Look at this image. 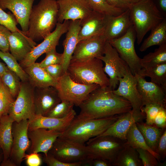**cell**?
I'll return each instance as SVG.
<instances>
[{"instance_id": "6da1fadb", "label": "cell", "mask_w": 166, "mask_h": 166, "mask_svg": "<svg viewBox=\"0 0 166 166\" xmlns=\"http://www.w3.org/2000/svg\"><path fill=\"white\" fill-rule=\"evenodd\" d=\"M109 87L96 88L79 106L80 112L75 118L85 120L99 119L129 112L132 108L126 99L116 95Z\"/></svg>"}, {"instance_id": "7a4b0ae2", "label": "cell", "mask_w": 166, "mask_h": 166, "mask_svg": "<svg viewBox=\"0 0 166 166\" xmlns=\"http://www.w3.org/2000/svg\"><path fill=\"white\" fill-rule=\"evenodd\" d=\"M58 6L56 0H40L33 6L28 31L24 34L35 42L49 34L58 22Z\"/></svg>"}, {"instance_id": "3957f363", "label": "cell", "mask_w": 166, "mask_h": 166, "mask_svg": "<svg viewBox=\"0 0 166 166\" xmlns=\"http://www.w3.org/2000/svg\"><path fill=\"white\" fill-rule=\"evenodd\" d=\"M129 10L130 18L136 33L138 45L148 32L166 18L159 11L153 0H141L132 3Z\"/></svg>"}, {"instance_id": "277c9868", "label": "cell", "mask_w": 166, "mask_h": 166, "mask_svg": "<svg viewBox=\"0 0 166 166\" xmlns=\"http://www.w3.org/2000/svg\"><path fill=\"white\" fill-rule=\"evenodd\" d=\"M120 115L99 119H78L75 117L59 137L85 144L90 139L105 132L118 118Z\"/></svg>"}, {"instance_id": "5b68a950", "label": "cell", "mask_w": 166, "mask_h": 166, "mask_svg": "<svg viewBox=\"0 0 166 166\" xmlns=\"http://www.w3.org/2000/svg\"><path fill=\"white\" fill-rule=\"evenodd\" d=\"M67 72L71 78L78 83L95 84L101 87L109 85V78L103 70L102 61L98 58L84 62L70 63Z\"/></svg>"}, {"instance_id": "8992f818", "label": "cell", "mask_w": 166, "mask_h": 166, "mask_svg": "<svg viewBox=\"0 0 166 166\" xmlns=\"http://www.w3.org/2000/svg\"><path fill=\"white\" fill-rule=\"evenodd\" d=\"M126 141L109 136H97L90 139L85 144L88 154V161L101 159L109 161L112 164Z\"/></svg>"}, {"instance_id": "52a82bcc", "label": "cell", "mask_w": 166, "mask_h": 166, "mask_svg": "<svg viewBox=\"0 0 166 166\" xmlns=\"http://www.w3.org/2000/svg\"><path fill=\"white\" fill-rule=\"evenodd\" d=\"M48 154L57 160L68 163H82V166L88 160L85 144L58 137Z\"/></svg>"}, {"instance_id": "ba28073f", "label": "cell", "mask_w": 166, "mask_h": 166, "mask_svg": "<svg viewBox=\"0 0 166 166\" xmlns=\"http://www.w3.org/2000/svg\"><path fill=\"white\" fill-rule=\"evenodd\" d=\"M100 86L95 84L77 83L71 78L67 72L58 79L55 88L61 101H67L79 106L91 92Z\"/></svg>"}, {"instance_id": "9c48e42d", "label": "cell", "mask_w": 166, "mask_h": 166, "mask_svg": "<svg viewBox=\"0 0 166 166\" xmlns=\"http://www.w3.org/2000/svg\"><path fill=\"white\" fill-rule=\"evenodd\" d=\"M136 38V33L132 25L121 37L108 41L126 63L134 75L137 74L142 68L141 58L137 54L135 48Z\"/></svg>"}, {"instance_id": "30bf717a", "label": "cell", "mask_w": 166, "mask_h": 166, "mask_svg": "<svg viewBox=\"0 0 166 166\" xmlns=\"http://www.w3.org/2000/svg\"><path fill=\"white\" fill-rule=\"evenodd\" d=\"M98 58L105 64L103 70L109 77V87L113 90L115 89L119 79L130 71L128 65L108 41L105 44L103 55Z\"/></svg>"}, {"instance_id": "8fae6325", "label": "cell", "mask_w": 166, "mask_h": 166, "mask_svg": "<svg viewBox=\"0 0 166 166\" xmlns=\"http://www.w3.org/2000/svg\"><path fill=\"white\" fill-rule=\"evenodd\" d=\"M119 81L118 88L113 90V92L130 102L133 115L137 122H142L145 117V114L141 110L142 102L137 87L136 76L130 71L124 77L119 78Z\"/></svg>"}, {"instance_id": "7c38bea8", "label": "cell", "mask_w": 166, "mask_h": 166, "mask_svg": "<svg viewBox=\"0 0 166 166\" xmlns=\"http://www.w3.org/2000/svg\"><path fill=\"white\" fill-rule=\"evenodd\" d=\"M34 88L28 81H21L20 91L8 113L14 121L28 120L35 114Z\"/></svg>"}, {"instance_id": "4fadbf2b", "label": "cell", "mask_w": 166, "mask_h": 166, "mask_svg": "<svg viewBox=\"0 0 166 166\" xmlns=\"http://www.w3.org/2000/svg\"><path fill=\"white\" fill-rule=\"evenodd\" d=\"M70 22V20H65L62 23L57 22L54 30L46 37L41 43L33 48L25 58L19 62L21 66L25 68L35 62L42 54L56 48L62 35L67 31Z\"/></svg>"}, {"instance_id": "5bb4252c", "label": "cell", "mask_w": 166, "mask_h": 166, "mask_svg": "<svg viewBox=\"0 0 166 166\" xmlns=\"http://www.w3.org/2000/svg\"><path fill=\"white\" fill-rule=\"evenodd\" d=\"M28 126V120L26 119L14 121L12 124L13 142L10 159L16 166H20L30 145Z\"/></svg>"}, {"instance_id": "9a60e30c", "label": "cell", "mask_w": 166, "mask_h": 166, "mask_svg": "<svg viewBox=\"0 0 166 166\" xmlns=\"http://www.w3.org/2000/svg\"><path fill=\"white\" fill-rule=\"evenodd\" d=\"M106 41L103 34L79 41L70 63L85 61L103 55Z\"/></svg>"}, {"instance_id": "2e32d148", "label": "cell", "mask_w": 166, "mask_h": 166, "mask_svg": "<svg viewBox=\"0 0 166 166\" xmlns=\"http://www.w3.org/2000/svg\"><path fill=\"white\" fill-rule=\"evenodd\" d=\"M58 6V22L65 20H83L92 12L86 0H56Z\"/></svg>"}, {"instance_id": "e0dca14e", "label": "cell", "mask_w": 166, "mask_h": 166, "mask_svg": "<svg viewBox=\"0 0 166 166\" xmlns=\"http://www.w3.org/2000/svg\"><path fill=\"white\" fill-rule=\"evenodd\" d=\"M61 133L55 130L43 128L28 130V136L31 143L30 149L28 150L29 153L41 152L47 155L55 141Z\"/></svg>"}, {"instance_id": "ac0fdd59", "label": "cell", "mask_w": 166, "mask_h": 166, "mask_svg": "<svg viewBox=\"0 0 166 166\" xmlns=\"http://www.w3.org/2000/svg\"><path fill=\"white\" fill-rule=\"evenodd\" d=\"M137 87L141 96L143 107L150 104H157L166 107V91L160 86L148 82L144 77L138 74Z\"/></svg>"}, {"instance_id": "d6986e66", "label": "cell", "mask_w": 166, "mask_h": 166, "mask_svg": "<svg viewBox=\"0 0 166 166\" xmlns=\"http://www.w3.org/2000/svg\"><path fill=\"white\" fill-rule=\"evenodd\" d=\"M76 115L73 109L66 116L60 118L35 114L28 120V130L43 128L55 130L62 133L67 128Z\"/></svg>"}, {"instance_id": "ffe728a7", "label": "cell", "mask_w": 166, "mask_h": 166, "mask_svg": "<svg viewBox=\"0 0 166 166\" xmlns=\"http://www.w3.org/2000/svg\"><path fill=\"white\" fill-rule=\"evenodd\" d=\"M34 100L35 114L43 116L61 101L57 89L53 86L34 87Z\"/></svg>"}, {"instance_id": "44dd1931", "label": "cell", "mask_w": 166, "mask_h": 166, "mask_svg": "<svg viewBox=\"0 0 166 166\" xmlns=\"http://www.w3.org/2000/svg\"><path fill=\"white\" fill-rule=\"evenodd\" d=\"M34 0H0V6L10 10L24 32L28 29L30 15Z\"/></svg>"}, {"instance_id": "7402d4cb", "label": "cell", "mask_w": 166, "mask_h": 166, "mask_svg": "<svg viewBox=\"0 0 166 166\" xmlns=\"http://www.w3.org/2000/svg\"><path fill=\"white\" fill-rule=\"evenodd\" d=\"M129 9L117 16H105L103 34L107 41L119 38L132 26Z\"/></svg>"}, {"instance_id": "603a6c76", "label": "cell", "mask_w": 166, "mask_h": 166, "mask_svg": "<svg viewBox=\"0 0 166 166\" xmlns=\"http://www.w3.org/2000/svg\"><path fill=\"white\" fill-rule=\"evenodd\" d=\"M105 16L93 11L87 17L81 21L78 42L103 34L105 24Z\"/></svg>"}, {"instance_id": "cb8c5ba5", "label": "cell", "mask_w": 166, "mask_h": 166, "mask_svg": "<svg viewBox=\"0 0 166 166\" xmlns=\"http://www.w3.org/2000/svg\"><path fill=\"white\" fill-rule=\"evenodd\" d=\"M81 26L80 20L70 21L65 38L62 44L64 48L61 63L62 74L67 72L74 51L78 42V34Z\"/></svg>"}, {"instance_id": "d4e9b609", "label": "cell", "mask_w": 166, "mask_h": 166, "mask_svg": "<svg viewBox=\"0 0 166 166\" xmlns=\"http://www.w3.org/2000/svg\"><path fill=\"white\" fill-rule=\"evenodd\" d=\"M10 51L19 62L22 61L37 44L24 32H11L8 37Z\"/></svg>"}, {"instance_id": "484cf974", "label": "cell", "mask_w": 166, "mask_h": 166, "mask_svg": "<svg viewBox=\"0 0 166 166\" xmlns=\"http://www.w3.org/2000/svg\"><path fill=\"white\" fill-rule=\"evenodd\" d=\"M27 74L28 81L34 87L53 86L55 87L57 80L50 76L39 65L35 62L23 69Z\"/></svg>"}, {"instance_id": "4316f807", "label": "cell", "mask_w": 166, "mask_h": 166, "mask_svg": "<svg viewBox=\"0 0 166 166\" xmlns=\"http://www.w3.org/2000/svg\"><path fill=\"white\" fill-rule=\"evenodd\" d=\"M137 122L132 110L120 114L117 120L105 132L98 136H109L126 140L127 133L131 125Z\"/></svg>"}, {"instance_id": "83f0119b", "label": "cell", "mask_w": 166, "mask_h": 166, "mask_svg": "<svg viewBox=\"0 0 166 166\" xmlns=\"http://www.w3.org/2000/svg\"><path fill=\"white\" fill-rule=\"evenodd\" d=\"M14 121L8 114L3 115L0 118V148L3 153V161L10 158L13 142L12 127Z\"/></svg>"}, {"instance_id": "f1b7e54d", "label": "cell", "mask_w": 166, "mask_h": 166, "mask_svg": "<svg viewBox=\"0 0 166 166\" xmlns=\"http://www.w3.org/2000/svg\"><path fill=\"white\" fill-rule=\"evenodd\" d=\"M113 166H143L136 149L126 141L112 163Z\"/></svg>"}, {"instance_id": "f546056e", "label": "cell", "mask_w": 166, "mask_h": 166, "mask_svg": "<svg viewBox=\"0 0 166 166\" xmlns=\"http://www.w3.org/2000/svg\"><path fill=\"white\" fill-rule=\"evenodd\" d=\"M136 123L147 145L155 152L160 138L166 128H161L154 124L149 125L142 122Z\"/></svg>"}, {"instance_id": "4dcf8cb0", "label": "cell", "mask_w": 166, "mask_h": 166, "mask_svg": "<svg viewBox=\"0 0 166 166\" xmlns=\"http://www.w3.org/2000/svg\"><path fill=\"white\" fill-rule=\"evenodd\" d=\"M151 31L140 47V51H144L152 46H160L166 43V18Z\"/></svg>"}, {"instance_id": "1f68e13d", "label": "cell", "mask_w": 166, "mask_h": 166, "mask_svg": "<svg viewBox=\"0 0 166 166\" xmlns=\"http://www.w3.org/2000/svg\"><path fill=\"white\" fill-rule=\"evenodd\" d=\"M137 74L144 77H150L151 81L166 90V63L147 69L142 68Z\"/></svg>"}, {"instance_id": "d6a6232c", "label": "cell", "mask_w": 166, "mask_h": 166, "mask_svg": "<svg viewBox=\"0 0 166 166\" xmlns=\"http://www.w3.org/2000/svg\"><path fill=\"white\" fill-rule=\"evenodd\" d=\"M126 140L131 146L136 149L141 148L148 151L160 162L158 155L147 144L143 136L138 129L136 123L131 125L128 131L126 136Z\"/></svg>"}, {"instance_id": "836d02e7", "label": "cell", "mask_w": 166, "mask_h": 166, "mask_svg": "<svg viewBox=\"0 0 166 166\" xmlns=\"http://www.w3.org/2000/svg\"><path fill=\"white\" fill-rule=\"evenodd\" d=\"M166 63V43L141 58L142 68L147 69Z\"/></svg>"}, {"instance_id": "e575fe53", "label": "cell", "mask_w": 166, "mask_h": 166, "mask_svg": "<svg viewBox=\"0 0 166 166\" xmlns=\"http://www.w3.org/2000/svg\"><path fill=\"white\" fill-rule=\"evenodd\" d=\"M0 58L5 62L9 69L15 73L22 81H28L27 74L11 53L0 50Z\"/></svg>"}, {"instance_id": "d590c367", "label": "cell", "mask_w": 166, "mask_h": 166, "mask_svg": "<svg viewBox=\"0 0 166 166\" xmlns=\"http://www.w3.org/2000/svg\"><path fill=\"white\" fill-rule=\"evenodd\" d=\"M93 11L105 15L117 16L125 10L114 7L105 0H86Z\"/></svg>"}, {"instance_id": "8d00e7d4", "label": "cell", "mask_w": 166, "mask_h": 166, "mask_svg": "<svg viewBox=\"0 0 166 166\" xmlns=\"http://www.w3.org/2000/svg\"><path fill=\"white\" fill-rule=\"evenodd\" d=\"M1 80L15 99L20 90L21 81L19 77L8 68L2 77Z\"/></svg>"}, {"instance_id": "74e56055", "label": "cell", "mask_w": 166, "mask_h": 166, "mask_svg": "<svg viewBox=\"0 0 166 166\" xmlns=\"http://www.w3.org/2000/svg\"><path fill=\"white\" fill-rule=\"evenodd\" d=\"M15 100L0 79V117L3 115L8 114Z\"/></svg>"}, {"instance_id": "f35d334b", "label": "cell", "mask_w": 166, "mask_h": 166, "mask_svg": "<svg viewBox=\"0 0 166 166\" xmlns=\"http://www.w3.org/2000/svg\"><path fill=\"white\" fill-rule=\"evenodd\" d=\"M74 105L69 102L61 101L46 115L45 116L56 118H62L67 115L73 109Z\"/></svg>"}, {"instance_id": "ab89813d", "label": "cell", "mask_w": 166, "mask_h": 166, "mask_svg": "<svg viewBox=\"0 0 166 166\" xmlns=\"http://www.w3.org/2000/svg\"><path fill=\"white\" fill-rule=\"evenodd\" d=\"M18 24L13 14L6 13L0 6V25L6 28L11 32H22L17 27Z\"/></svg>"}, {"instance_id": "60d3db41", "label": "cell", "mask_w": 166, "mask_h": 166, "mask_svg": "<svg viewBox=\"0 0 166 166\" xmlns=\"http://www.w3.org/2000/svg\"><path fill=\"white\" fill-rule=\"evenodd\" d=\"M166 107L157 104H150L143 106L141 109L142 112L145 114V123L149 125L154 124L155 119L160 110Z\"/></svg>"}, {"instance_id": "b9f144b4", "label": "cell", "mask_w": 166, "mask_h": 166, "mask_svg": "<svg viewBox=\"0 0 166 166\" xmlns=\"http://www.w3.org/2000/svg\"><path fill=\"white\" fill-rule=\"evenodd\" d=\"M56 48H53L45 53V58L41 62L39 63V65L41 67L43 68L53 64H61L62 54L57 53Z\"/></svg>"}, {"instance_id": "7bdbcfd3", "label": "cell", "mask_w": 166, "mask_h": 166, "mask_svg": "<svg viewBox=\"0 0 166 166\" xmlns=\"http://www.w3.org/2000/svg\"><path fill=\"white\" fill-rule=\"evenodd\" d=\"M139 158L141 160L143 166H157L160 162L156 157L148 151L141 148L136 149Z\"/></svg>"}, {"instance_id": "ee69618b", "label": "cell", "mask_w": 166, "mask_h": 166, "mask_svg": "<svg viewBox=\"0 0 166 166\" xmlns=\"http://www.w3.org/2000/svg\"><path fill=\"white\" fill-rule=\"evenodd\" d=\"M43 162L49 166H81L82 163L78 162L68 163L62 162L53 156L47 154V155H44L42 157Z\"/></svg>"}, {"instance_id": "f6af8a7d", "label": "cell", "mask_w": 166, "mask_h": 166, "mask_svg": "<svg viewBox=\"0 0 166 166\" xmlns=\"http://www.w3.org/2000/svg\"><path fill=\"white\" fill-rule=\"evenodd\" d=\"M11 32L0 25V50L4 52L10 51L8 37Z\"/></svg>"}, {"instance_id": "bcb514c9", "label": "cell", "mask_w": 166, "mask_h": 166, "mask_svg": "<svg viewBox=\"0 0 166 166\" xmlns=\"http://www.w3.org/2000/svg\"><path fill=\"white\" fill-rule=\"evenodd\" d=\"M155 152L159 160H164L166 156V129L164 131L160 140Z\"/></svg>"}, {"instance_id": "7dc6e473", "label": "cell", "mask_w": 166, "mask_h": 166, "mask_svg": "<svg viewBox=\"0 0 166 166\" xmlns=\"http://www.w3.org/2000/svg\"><path fill=\"white\" fill-rule=\"evenodd\" d=\"M24 159L26 160V164L28 166H40L43 162L42 157L36 152L26 154Z\"/></svg>"}, {"instance_id": "c3c4849f", "label": "cell", "mask_w": 166, "mask_h": 166, "mask_svg": "<svg viewBox=\"0 0 166 166\" xmlns=\"http://www.w3.org/2000/svg\"><path fill=\"white\" fill-rule=\"evenodd\" d=\"M43 68L50 76L57 81L62 74L61 64L51 65Z\"/></svg>"}, {"instance_id": "681fc988", "label": "cell", "mask_w": 166, "mask_h": 166, "mask_svg": "<svg viewBox=\"0 0 166 166\" xmlns=\"http://www.w3.org/2000/svg\"><path fill=\"white\" fill-rule=\"evenodd\" d=\"M154 124L159 128H166V107H163L159 111L155 119Z\"/></svg>"}, {"instance_id": "f907efd6", "label": "cell", "mask_w": 166, "mask_h": 166, "mask_svg": "<svg viewBox=\"0 0 166 166\" xmlns=\"http://www.w3.org/2000/svg\"><path fill=\"white\" fill-rule=\"evenodd\" d=\"M105 0L110 5L125 10L129 9L132 4L130 0Z\"/></svg>"}, {"instance_id": "816d5d0a", "label": "cell", "mask_w": 166, "mask_h": 166, "mask_svg": "<svg viewBox=\"0 0 166 166\" xmlns=\"http://www.w3.org/2000/svg\"><path fill=\"white\" fill-rule=\"evenodd\" d=\"M84 166H112L109 161L101 159H95L87 161Z\"/></svg>"}, {"instance_id": "f5cc1de1", "label": "cell", "mask_w": 166, "mask_h": 166, "mask_svg": "<svg viewBox=\"0 0 166 166\" xmlns=\"http://www.w3.org/2000/svg\"><path fill=\"white\" fill-rule=\"evenodd\" d=\"M157 8L163 16L166 17V0H158Z\"/></svg>"}, {"instance_id": "db71d44e", "label": "cell", "mask_w": 166, "mask_h": 166, "mask_svg": "<svg viewBox=\"0 0 166 166\" xmlns=\"http://www.w3.org/2000/svg\"><path fill=\"white\" fill-rule=\"evenodd\" d=\"M8 69L6 65L0 61V79Z\"/></svg>"}, {"instance_id": "11a10c76", "label": "cell", "mask_w": 166, "mask_h": 166, "mask_svg": "<svg viewBox=\"0 0 166 166\" xmlns=\"http://www.w3.org/2000/svg\"><path fill=\"white\" fill-rule=\"evenodd\" d=\"M1 166H16L15 164L13 163L9 158L5 161H3L1 163Z\"/></svg>"}, {"instance_id": "9f6ffc18", "label": "cell", "mask_w": 166, "mask_h": 166, "mask_svg": "<svg viewBox=\"0 0 166 166\" xmlns=\"http://www.w3.org/2000/svg\"><path fill=\"white\" fill-rule=\"evenodd\" d=\"M4 159V155L3 151L0 148V166Z\"/></svg>"}, {"instance_id": "6f0895ef", "label": "cell", "mask_w": 166, "mask_h": 166, "mask_svg": "<svg viewBox=\"0 0 166 166\" xmlns=\"http://www.w3.org/2000/svg\"><path fill=\"white\" fill-rule=\"evenodd\" d=\"M132 3H134L138 2L141 0H130Z\"/></svg>"}, {"instance_id": "680465c9", "label": "cell", "mask_w": 166, "mask_h": 166, "mask_svg": "<svg viewBox=\"0 0 166 166\" xmlns=\"http://www.w3.org/2000/svg\"></svg>"}]
</instances>
